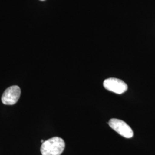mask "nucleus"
Here are the masks:
<instances>
[{"mask_svg": "<svg viewBox=\"0 0 155 155\" xmlns=\"http://www.w3.org/2000/svg\"><path fill=\"white\" fill-rule=\"evenodd\" d=\"M65 148V142L59 137L45 141L40 148L42 155H61Z\"/></svg>", "mask_w": 155, "mask_h": 155, "instance_id": "1", "label": "nucleus"}, {"mask_svg": "<svg viewBox=\"0 0 155 155\" xmlns=\"http://www.w3.org/2000/svg\"><path fill=\"white\" fill-rule=\"evenodd\" d=\"M109 125L122 137L130 139L133 136V132L129 125L121 120L112 118L108 122Z\"/></svg>", "mask_w": 155, "mask_h": 155, "instance_id": "2", "label": "nucleus"}, {"mask_svg": "<svg viewBox=\"0 0 155 155\" xmlns=\"http://www.w3.org/2000/svg\"><path fill=\"white\" fill-rule=\"evenodd\" d=\"M103 84L106 90L116 94H123L127 90V85L126 83L122 80L115 78L106 79L104 81Z\"/></svg>", "mask_w": 155, "mask_h": 155, "instance_id": "3", "label": "nucleus"}, {"mask_svg": "<svg viewBox=\"0 0 155 155\" xmlns=\"http://www.w3.org/2000/svg\"><path fill=\"white\" fill-rule=\"evenodd\" d=\"M21 95V89L15 85L6 89L2 95V102L7 105H13L16 104Z\"/></svg>", "mask_w": 155, "mask_h": 155, "instance_id": "4", "label": "nucleus"}, {"mask_svg": "<svg viewBox=\"0 0 155 155\" xmlns=\"http://www.w3.org/2000/svg\"><path fill=\"white\" fill-rule=\"evenodd\" d=\"M41 143H44V142H45V141H44V140H41Z\"/></svg>", "mask_w": 155, "mask_h": 155, "instance_id": "5", "label": "nucleus"}, {"mask_svg": "<svg viewBox=\"0 0 155 155\" xmlns=\"http://www.w3.org/2000/svg\"><path fill=\"white\" fill-rule=\"evenodd\" d=\"M41 1H45V0H41Z\"/></svg>", "mask_w": 155, "mask_h": 155, "instance_id": "6", "label": "nucleus"}]
</instances>
